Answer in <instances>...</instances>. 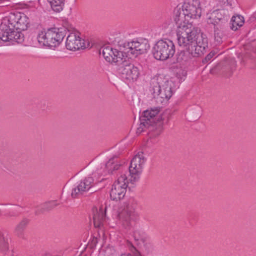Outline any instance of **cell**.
Returning a JSON list of instances; mask_svg holds the SVG:
<instances>
[{
  "label": "cell",
  "mask_w": 256,
  "mask_h": 256,
  "mask_svg": "<svg viewBox=\"0 0 256 256\" xmlns=\"http://www.w3.org/2000/svg\"><path fill=\"white\" fill-rule=\"evenodd\" d=\"M178 44L186 48L188 52L194 57L202 56L208 47V40L206 34L192 24L182 25L177 29Z\"/></svg>",
  "instance_id": "6da1fadb"
},
{
  "label": "cell",
  "mask_w": 256,
  "mask_h": 256,
  "mask_svg": "<svg viewBox=\"0 0 256 256\" xmlns=\"http://www.w3.org/2000/svg\"><path fill=\"white\" fill-rule=\"evenodd\" d=\"M150 89L154 100L160 104H164L172 96L174 84L169 76L158 74L152 78Z\"/></svg>",
  "instance_id": "7a4b0ae2"
},
{
  "label": "cell",
  "mask_w": 256,
  "mask_h": 256,
  "mask_svg": "<svg viewBox=\"0 0 256 256\" xmlns=\"http://www.w3.org/2000/svg\"><path fill=\"white\" fill-rule=\"evenodd\" d=\"M202 8L199 0H186L174 10V19L178 26L192 24L200 18Z\"/></svg>",
  "instance_id": "3957f363"
},
{
  "label": "cell",
  "mask_w": 256,
  "mask_h": 256,
  "mask_svg": "<svg viewBox=\"0 0 256 256\" xmlns=\"http://www.w3.org/2000/svg\"><path fill=\"white\" fill-rule=\"evenodd\" d=\"M30 24V20L24 14L14 12L2 19L0 29L1 31L22 32L26 30L29 28Z\"/></svg>",
  "instance_id": "277c9868"
},
{
  "label": "cell",
  "mask_w": 256,
  "mask_h": 256,
  "mask_svg": "<svg viewBox=\"0 0 256 256\" xmlns=\"http://www.w3.org/2000/svg\"><path fill=\"white\" fill-rule=\"evenodd\" d=\"M65 29L60 27H52L42 30L38 35L37 40L41 45L49 47L58 46L66 34Z\"/></svg>",
  "instance_id": "5b68a950"
},
{
  "label": "cell",
  "mask_w": 256,
  "mask_h": 256,
  "mask_svg": "<svg viewBox=\"0 0 256 256\" xmlns=\"http://www.w3.org/2000/svg\"><path fill=\"white\" fill-rule=\"evenodd\" d=\"M175 52V46L172 41L164 38L159 40L152 49L154 57L158 60H165L171 58Z\"/></svg>",
  "instance_id": "8992f818"
},
{
  "label": "cell",
  "mask_w": 256,
  "mask_h": 256,
  "mask_svg": "<svg viewBox=\"0 0 256 256\" xmlns=\"http://www.w3.org/2000/svg\"><path fill=\"white\" fill-rule=\"evenodd\" d=\"M150 47L148 40L144 38H136L123 44L122 48L128 55L137 56L146 53Z\"/></svg>",
  "instance_id": "52a82bcc"
},
{
  "label": "cell",
  "mask_w": 256,
  "mask_h": 256,
  "mask_svg": "<svg viewBox=\"0 0 256 256\" xmlns=\"http://www.w3.org/2000/svg\"><path fill=\"white\" fill-rule=\"evenodd\" d=\"M128 185L127 176L125 174L120 175L114 182L110 191L111 200L118 202L122 200L126 194Z\"/></svg>",
  "instance_id": "ba28073f"
},
{
  "label": "cell",
  "mask_w": 256,
  "mask_h": 256,
  "mask_svg": "<svg viewBox=\"0 0 256 256\" xmlns=\"http://www.w3.org/2000/svg\"><path fill=\"white\" fill-rule=\"evenodd\" d=\"M102 54L104 60L112 64L120 65L129 58L128 56L124 52L110 46L105 47L102 50Z\"/></svg>",
  "instance_id": "9c48e42d"
},
{
  "label": "cell",
  "mask_w": 256,
  "mask_h": 256,
  "mask_svg": "<svg viewBox=\"0 0 256 256\" xmlns=\"http://www.w3.org/2000/svg\"><path fill=\"white\" fill-rule=\"evenodd\" d=\"M90 42L75 34H70L66 38V48L71 51H78L88 48Z\"/></svg>",
  "instance_id": "30bf717a"
},
{
  "label": "cell",
  "mask_w": 256,
  "mask_h": 256,
  "mask_svg": "<svg viewBox=\"0 0 256 256\" xmlns=\"http://www.w3.org/2000/svg\"><path fill=\"white\" fill-rule=\"evenodd\" d=\"M145 156L142 152H140L134 156L131 160L128 170L133 179L137 178L140 174L145 162Z\"/></svg>",
  "instance_id": "8fae6325"
},
{
  "label": "cell",
  "mask_w": 256,
  "mask_h": 256,
  "mask_svg": "<svg viewBox=\"0 0 256 256\" xmlns=\"http://www.w3.org/2000/svg\"><path fill=\"white\" fill-rule=\"evenodd\" d=\"M118 67V70L120 74L130 82L136 80L140 76L138 68L130 63H124Z\"/></svg>",
  "instance_id": "7c38bea8"
},
{
  "label": "cell",
  "mask_w": 256,
  "mask_h": 256,
  "mask_svg": "<svg viewBox=\"0 0 256 256\" xmlns=\"http://www.w3.org/2000/svg\"><path fill=\"white\" fill-rule=\"evenodd\" d=\"M24 36L22 32L1 31L0 40L5 42L20 44L24 42Z\"/></svg>",
  "instance_id": "4fadbf2b"
},
{
  "label": "cell",
  "mask_w": 256,
  "mask_h": 256,
  "mask_svg": "<svg viewBox=\"0 0 256 256\" xmlns=\"http://www.w3.org/2000/svg\"><path fill=\"white\" fill-rule=\"evenodd\" d=\"M94 182L92 177L86 178L82 180L72 190V196L76 197L88 190Z\"/></svg>",
  "instance_id": "5bb4252c"
},
{
  "label": "cell",
  "mask_w": 256,
  "mask_h": 256,
  "mask_svg": "<svg viewBox=\"0 0 256 256\" xmlns=\"http://www.w3.org/2000/svg\"><path fill=\"white\" fill-rule=\"evenodd\" d=\"M228 16V12L224 9H217L208 14L207 21L209 24H216L226 20Z\"/></svg>",
  "instance_id": "9a60e30c"
},
{
  "label": "cell",
  "mask_w": 256,
  "mask_h": 256,
  "mask_svg": "<svg viewBox=\"0 0 256 256\" xmlns=\"http://www.w3.org/2000/svg\"><path fill=\"white\" fill-rule=\"evenodd\" d=\"M160 109L159 108H154L147 110L144 111L140 120L139 127L138 130H141L144 127L154 118L159 113Z\"/></svg>",
  "instance_id": "2e32d148"
},
{
  "label": "cell",
  "mask_w": 256,
  "mask_h": 256,
  "mask_svg": "<svg viewBox=\"0 0 256 256\" xmlns=\"http://www.w3.org/2000/svg\"><path fill=\"white\" fill-rule=\"evenodd\" d=\"M244 20L242 16L240 14H234L230 21V28L234 31L238 30L244 25Z\"/></svg>",
  "instance_id": "e0dca14e"
},
{
  "label": "cell",
  "mask_w": 256,
  "mask_h": 256,
  "mask_svg": "<svg viewBox=\"0 0 256 256\" xmlns=\"http://www.w3.org/2000/svg\"><path fill=\"white\" fill-rule=\"evenodd\" d=\"M66 0H48L52 10L56 12H60L64 8Z\"/></svg>",
  "instance_id": "ac0fdd59"
},
{
  "label": "cell",
  "mask_w": 256,
  "mask_h": 256,
  "mask_svg": "<svg viewBox=\"0 0 256 256\" xmlns=\"http://www.w3.org/2000/svg\"><path fill=\"white\" fill-rule=\"evenodd\" d=\"M29 220L26 218H24L17 226L16 228V232L19 234L21 235L23 234L25 228H26Z\"/></svg>",
  "instance_id": "d6986e66"
},
{
  "label": "cell",
  "mask_w": 256,
  "mask_h": 256,
  "mask_svg": "<svg viewBox=\"0 0 256 256\" xmlns=\"http://www.w3.org/2000/svg\"><path fill=\"white\" fill-rule=\"evenodd\" d=\"M8 250V242L3 234L0 231V250L2 252H6Z\"/></svg>",
  "instance_id": "ffe728a7"
},
{
  "label": "cell",
  "mask_w": 256,
  "mask_h": 256,
  "mask_svg": "<svg viewBox=\"0 0 256 256\" xmlns=\"http://www.w3.org/2000/svg\"><path fill=\"white\" fill-rule=\"evenodd\" d=\"M102 212H98L96 208H94V222L96 227H99L102 222Z\"/></svg>",
  "instance_id": "44dd1931"
},
{
  "label": "cell",
  "mask_w": 256,
  "mask_h": 256,
  "mask_svg": "<svg viewBox=\"0 0 256 256\" xmlns=\"http://www.w3.org/2000/svg\"><path fill=\"white\" fill-rule=\"evenodd\" d=\"M127 244L130 250L135 255L140 256L141 254L138 250L133 246V244L130 242L127 241Z\"/></svg>",
  "instance_id": "7402d4cb"
},
{
  "label": "cell",
  "mask_w": 256,
  "mask_h": 256,
  "mask_svg": "<svg viewBox=\"0 0 256 256\" xmlns=\"http://www.w3.org/2000/svg\"><path fill=\"white\" fill-rule=\"evenodd\" d=\"M216 52L214 51L210 53L206 57L204 60H202V63L205 64L207 62L208 60H210L212 57L215 54Z\"/></svg>",
  "instance_id": "603a6c76"
}]
</instances>
